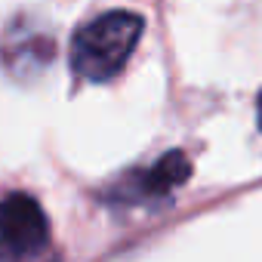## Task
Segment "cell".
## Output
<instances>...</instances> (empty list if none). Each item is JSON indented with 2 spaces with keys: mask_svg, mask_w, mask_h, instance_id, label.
<instances>
[{
  "mask_svg": "<svg viewBox=\"0 0 262 262\" xmlns=\"http://www.w3.org/2000/svg\"><path fill=\"white\" fill-rule=\"evenodd\" d=\"M145 31V19L133 10H108L90 22H83L71 37V68L77 77L90 83H105L133 56L139 37Z\"/></svg>",
  "mask_w": 262,
  "mask_h": 262,
  "instance_id": "obj_1",
  "label": "cell"
},
{
  "mask_svg": "<svg viewBox=\"0 0 262 262\" xmlns=\"http://www.w3.org/2000/svg\"><path fill=\"white\" fill-rule=\"evenodd\" d=\"M50 247V219L37 198L13 191L0 201V262H34Z\"/></svg>",
  "mask_w": 262,
  "mask_h": 262,
  "instance_id": "obj_2",
  "label": "cell"
},
{
  "mask_svg": "<svg viewBox=\"0 0 262 262\" xmlns=\"http://www.w3.org/2000/svg\"><path fill=\"white\" fill-rule=\"evenodd\" d=\"M56 56L53 34L28 19H13L0 37V65L16 80H34Z\"/></svg>",
  "mask_w": 262,
  "mask_h": 262,
  "instance_id": "obj_3",
  "label": "cell"
},
{
  "mask_svg": "<svg viewBox=\"0 0 262 262\" xmlns=\"http://www.w3.org/2000/svg\"><path fill=\"white\" fill-rule=\"evenodd\" d=\"M188 176H191V161L179 151V148H173V151H167V155H161L148 170H139V173H133L126 179V198L129 201H145V198H167V194H173L179 185H185L188 182Z\"/></svg>",
  "mask_w": 262,
  "mask_h": 262,
  "instance_id": "obj_4",
  "label": "cell"
},
{
  "mask_svg": "<svg viewBox=\"0 0 262 262\" xmlns=\"http://www.w3.org/2000/svg\"><path fill=\"white\" fill-rule=\"evenodd\" d=\"M256 120H259V129H262V93H259V99H256Z\"/></svg>",
  "mask_w": 262,
  "mask_h": 262,
  "instance_id": "obj_5",
  "label": "cell"
}]
</instances>
